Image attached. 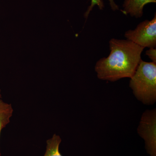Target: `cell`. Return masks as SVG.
<instances>
[{"label": "cell", "instance_id": "5b68a950", "mask_svg": "<svg viewBox=\"0 0 156 156\" xmlns=\"http://www.w3.org/2000/svg\"><path fill=\"white\" fill-rule=\"evenodd\" d=\"M156 0H125L122 11L126 15L140 18L143 14V9L145 5L150 3H155Z\"/></svg>", "mask_w": 156, "mask_h": 156}, {"label": "cell", "instance_id": "30bf717a", "mask_svg": "<svg viewBox=\"0 0 156 156\" xmlns=\"http://www.w3.org/2000/svg\"><path fill=\"white\" fill-rule=\"evenodd\" d=\"M1 98H2V95H1V91L0 89V99H1Z\"/></svg>", "mask_w": 156, "mask_h": 156}, {"label": "cell", "instance_id": "ba28073f", "mask_svg": "<svg viewBox=\"0 0 156 156\" xmlns=\"http://www.w3.org/2000/svg\"><path fill=\"white\" fill-rule=\"evenodd\" d=\"M91 5L89 6V8H88V10H87V12L85 13V17H86V18H87L88 16H89V14L90 11H92L93 7H94V6H95V5H97L98 6L101 10H102V9H103L104 7L103 1H102V0H91ZM108 1H109L111 7L113 11L119 10V7H118V6L115 3L114 0H108Z\"/></svg>", "mask_w": 156, "mask_h": 156}, {"label": "cell", "instance_id": "6da1fadb", "mask_svg": "<svg viewBox=\"0 0 156 156\" xmlns=\"http://www.w3.org/2000/svg\"><path fill=\"white\" fill-rule=\"evenodd\" d=\"M109 56L100 58L95 64L97 77L111 82L131 78L141 60L144 48L127 39L112 38L109 41Z\"/></svg>", "mask_w": 156, "mask_h": 156}, {"label": "cell", "instance_id": "3957f363", "mask_svg": "<svg viewBox=\"0 0 156 156\" xmlns=\"http://www.w3.org/2000/svg\"><path fill=\"white\" fill-rule=\"evenodd\" d=\"M138 135L144 140L149 156H156V109L146 110L142 114L137 128Z\"/></svg>", "mask_w": 156, "mask_h": 156}, {"label": "cell", "instance_id": "52a82bcc", "mask_svg": "<svg viewBox=\"0 0 156 156\" xmlns=\"http://www.w3.org/2000/svg\"><path fill=\"white\" fill-rule=\"evenodd\" d=\"M62 139L59 135L54 134L47 141L46 150L44 156H62L59 152Z\"/></svg>", "mask_w": 156, "mask_h": 156}, {"label": "cell", "instance_id": "277c9868", "mask_svg": "<svg viewBox=\"0 0 156 156\" xmlns=\"http://www.w3.org/2000/svg\"><path fill=\"white\" fill-rule=\"evenodd\" d=\"M125 37L127 40L144 48H156V14L151 20L142 21L134 30L127 31Z\"/></svg>", "mask_w": 156, "mask_h": 156}, {"label": "cell", "instance_id": "7a4b0ae2", "mask_svg": "<svg viewBox=\"0 0 156 156\" xmlns=\"http://www.w3.org/2000/svg\"><path fill=\"white\" fill-rule=\"evenodd\" d=\"M130 79L129 87L137 100L145 105H153L155 103L156 63L141 59Z\"/></svg>", "mask_w": 156, "mask_h": 156}, {"label": "cell", "instance_id": "8992f818", "mask_svg": "<svg viewBox=\"0 0 156 156\" xmlns=\"http://www.w3.org/2000/svg\"><path fill=\"white\" fill-rule=\"evenodd\" d=\"M13 113V108L11 105L0 99V137L3 129L10 122ZM0 156H2L1 151Z\"/></svg>", "mask_w": 156, "mask_h": 156}, {"label": "cell", "instance_id": "9c48e42d", "mask_svg": "<svg viewBox=\"0 0 156 156\" xmlns=\"http://www.w3.org/2000/svg\"><path fill=\"white\" fill-rule=\"evenodd\" d=\"M146 54L152 60V62L156 63V48H150L147 50Z\"/></svg>", "mask_w": 156, "mask_h": 156}]
</instances>
